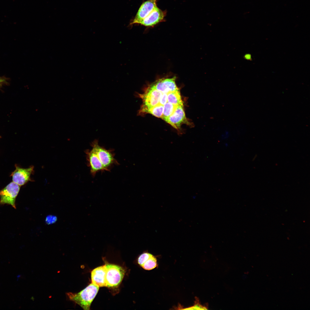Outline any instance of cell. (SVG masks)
I'll return each mask as SVG.
<instances>
[{"instance_id":"obj_10","label":"cell","mask_w":310,"mask_h":310,"mask_svg":"<svg viewBox=\"0 0 310 310\" xmlns=\"http://www.w3.org/2000/svg\"><path fill=\"white\" fill-rule=\"evenodd\" d=\"M183 106H178L174 112L164 121L176 129H179L183 123L188 122L183 110Z\"/></svg>"},{"instance_id":"obj_18","label":"cell","mask_w":310,"mask_h":310,"mask_svg":"<svg viewBox=\"0 0 310 310\" xmlns=\"http://www.w3.org/2000/svg\"><path fill=\"white\" fill-rule=\"evenodd\" d=\"M167 102V94L162 93L160 99L159 104L164 105Z\"/></svg>"},{"instance_id":"obj_16","label":"cell","mask_w":310,"mask_h":310,"mask_svg":"<svg viewBox=\"0 0 310 310\" xmlns=\"http://www.w3.org/2000/svg\"><path fill=\"white\" fill-rule=\"evenodd\" d=\"M179 309L182 310H206L207 307L201 305L199 303L198 299H195V304L193 306L184 308H181Z\"/></svg>"},{"instance_id":"obj_9","label":"cell","mask_w":310,"mask_h":310,"mask_svg":"<svg viewBox=\"0 0 310 310\" xmlns=\"http://www.w3.org/2000/svg\"><path fill=\"white\" fill-rule=\"evenodd\" d=\"M166 14L165 11L162 10L157 7L139 24L146 26H154L164 21Z\"/></svg>"},{"instance_id":"obj_15","label":"cell","mask_w":310,"mask_h":310,"mask_svg":"<svg viewBox=\"0 0 310 310\" xmlns=\"http://www.w3.org/2000/svg\"><path fill=\"white\" fill-rule=\"evenodd\" d=\"M163 105L159 104L148 110L146 113H150L156 117L161 118L163 113Z\"/></svg>"},{"instance_id":"obj_12","label":"cell","mask_w":310,"mask_h":310,"mask_svg":"<svg viewBox=\"0 0 310 310\" xmlns=\"http://www.w3.org/2000/svg\"><path fill=\"white\" fill-rule=\"evenodd\" d=\"M138 263L142 268L146 270H152L157 266L156 257L148 252H144L138 257Z\"/></svg>"},{"instance_id":"obj_3","label":"cell","mask_w":310,"mask_h":310,"mask_svg":"<svg viewBox=\"0 0 310 310\" xmlns=\"http://www.w3.org/2000/svg\"><path fill=\"white\" fill-rule=\"evenodd\" d=\"M162 93L150 86L144 94H138L139 97L142 99L143 102L138 114L142 115L148 109L159 104Z\"/></svg>"},{"instance_id":"obj_14","label":"cell","mask_w":310,"mask_h":310,"mask_svg":"<svg viewBox=\"0 0 310 310\" xmlns=\"http://www.w3.org/2000/svg\"><path fill=\"white\" fill-rule=\"evenodd\" d=\"M178 106L167 102L164 105L163 113L161 118L164 120L173 114Z\"/></svg>"},{"instance_id":"obj_21","label":"cell","mask_w":310,"mask_h":310,"mask_svg":"<svg viewBox=\"0 0 310 310\" xmlns=\"http://www.w3.org/2000/svg\"><path fill=\"white\" fill-rule=\"evenodd\" d=\"M0 137H1L0 136Z\"/></svg>"},{"instance_id":"obj_13","label":"cell","mask_w":310,"mask_h":310,"mask_svg":"<svg viewBox=\"0 0 310 310\" xmlns=\"http://www.w3.org/2000/svg\"><path fill=\"white\" fill-rule=\"evenodd\" d=\"M167 102L176 106H183L179 89L167 94Z\"/></svg>"},{"instance_id":"obj_20","label":"cell","mask_w":310,"mask_h":310,"mask_svg":"<svg viewBox=\"0 0 310 310\" xmlns=\"http://www.w3.org/2000/svg\"><path fill=\"white\" fill-rule=\"evenodd\" d=\"M244 58L246 60L251 61L252 60L251 55L250 54H246L244 56Z\"/></svg>"},{"instance_id":"obj_19","label":"cell","mask_w":310,"mask_h":310,"mask_svg":"<svg viewBox=\"0 0 310 310\" xmlns=\"http://www.w3.org/2000/svg\"><path fill=\"white\" fill-rule=\"evenodd\" d=\"M9 79L4 76H0V88L9 84Z\"/></svg>"},{"instance_id":"obj_4","label":"cell","mask_w":310,"mask_h":310,"mask_svg":"<svg viewBox=\"0 0 310 310\" xmlns=\"http://www.w3.org/2000/svg\"><path fill=\"white\" fill-rule=\"evenodd\" d=\"M105 264L107 287H115L117 286L123 278L125 272V270L118 265L110 264Z\"/></svg>"},{"instance_id":"obj_11","label":"cell","mask_w":310,"mask_h":310,"mask_svg":"<svg viewBox=\"0 0 310 310\" xmlns=\"http://www.w3.org/2000/svg\"><path fill=\"white\" fill-rule=\"evenodd\" d=\"M106 264L98 267L91 272L92 283L99 287H107L106 280Z\"/></svg>"},{"instance_id":"obj_1","label":"cell","mask_w":310,"mask_h":310,"mask_svg":"<svg viewBox=\"0 0 310 310\" xmlns=\"http://www.w3.org/2000/svg\"><path fill=\"white\" fill-rule=\"evenodd\" d=\"M99 289V287L91 283L78 293L69 292L66 294L70 300L79 305L84 310H88Z\"/></svg>"},{"instance_id":"obj_8","label":"cell","mask_w":310,"mask_h":310,"mask_svg":"<svg viewBox=\"0 0 310 310\" xmlns=\"http://www.w3.org/2000/svg\"><path fill=\"white\" fill-rule=\"evenodd\" d=\"M175 79V77L170 78H162L156 81L150 86L162 93L168 94L179 89L176 84Z\"/></svg>"},{"instance_id":"obj_5","label":"cell","mask_w":310,"mask_h":310,"mask_svg":"<svg viewBox=\"0 0 310 310\" xmlns=\"http://www.w3.org/2000/svg\"><path fill=\"white\" fill-rule=\"evenodd\" d=\"M20 186L12 182L0 191V204H7L16 209L15 201Z\"/></svg>"},{"instance_id":"obj_7","label":"cell","mask_w":310,"mask_h":310,"mask_svg":"<svg viewBox=\"0 0 310 310\" xmlns=\"http://www.w3.org/2000/svg\"><path fill=\"white\" fill-rule=\"evenodd\" d=\"M157 0H148L143 2L140 7L130 25L139 24L156 7Z\"/></svg>"},{"instance_id":"obj_17","label":"cell","mask_w":310,"mask_h":310,"mask_svg":"<svg viewBox=\"0 0 310 310\" xmlns=\"http://www.w3.org/2000/svg\"><path fill=\"white\" fill-rule=\"evenodd\" d=\"M57 220V218L55 216L49 215L46 216L45 219L46 223L48 225L55 223Z\"/></svg>"},{"instance_id":"obj_2","label":"cell","mask_w":310,"mask_h":310,"mask_svg":"<svg viewBox=\"0 0 310 310\" xmlns=\"http://www.w3.org/2000/svg\"><path fill=\"white\" fill-rule=\"evenodd\" d=\"M91 145L95 151L99 161L102 165L105 171H110L113 166L119 164L115 158V154L113 150L106 149L100 146L97 139L94 140Z\"/></svg>"},{"instance_id":"obj_6","label":"cell","mask_w":310,"mask_h":310,"mask_svg":"<svg viewBox=\"0 0 310 310\" xmlns=\"http://www.w3.org/2000/svg\"><path fill=\"white\" fill-rule=\"evenodd\" d=\"M15 167L16 169L11 175L13 182L20 186L30 180V176L33 170V166L24 168L16 165Z\"/></svg>"}]
</instances>
